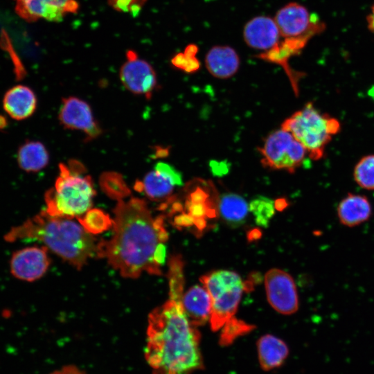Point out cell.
I'll use <instances>...</instances> for the list:
<instances>
[{"label":"cell","instance_id":"1","mask_svg":"<svg viewBox=\"0 0 374 374\" xmlns=\"http://www.w3.org/2000/svg\"><path fill=\"white\" fill-rule=\"evenodd\" d=\"M114 214L113 235L100 240L98 258H106L124 278H136L144 272L161 275L168 238L163 216L153 217L137 197L118 200Z\"/></svg>","mask_w":374,"mask_h":374},{"label":"cell","instance_id":"2","mask_svg":"<svg viewBox=\"0 0 374 374\" xmlns=\"http://www.w3.org/2000/svg\"><path fill=\"white\" fill-rule=\"evenodd\" d=\"M169 298L148 319L145 359L152 374H190L200 368L199 333L182 305L184 274L168 271Z\"/></svg>","mask_w":374,"mask_h":374},{"label":"cell","instance_id":"3","mask_svg":"<svg viewBox=\"0 0 374 374\" xmlns=\"http://www.w3.org/2000/svg\"><path fill=\"white\" fill-rule=\"evenodd\" d=\"M8 242L36 240L45 244L78 269L91 258H98L100 240L89 233L73 218L52 216L45 210L12 228L4 237Z\"/></svg>","mask_w":374,"mask_h":374},{"label":"cell","instance_id":"4","mask_svg":"<svg viewBox=\"0 0 374 374\" xmlns=\"http://www.w3.org/2000/svg\"><path fill=\"white\" fill-rule=\"evenodd\" d=\"M60 175L55 186L45 195L46 212L52 216L78 218L92 206L96 195L92 180L83 175L85 169L73 161L69 166L60 165Z\"/></svg>","mask_w":374,"mask_h":374},{"label":"cell","instance_id":"5","mask_svg":"<svg viewBox=\"0 0 374 374\" xmlns=\"http://www.w3.org/2000/svg\"><path fill=\"white\" fill-rule=\"evenodd\" d=\"M340 127L337 119L321 113L312 103H308L281 125V129L290 132L314 161L323 156L327 145L339 132Z\"/></svg>","mask_w":374,"mask_h":374},{"label":"cell","instance_id":"6","mask_svg":"<svg viewBox=\"0 0 374 374\" xmlns=\"http://www.w3.org/2000/svg\"><path fill=\"white\" fill-rule=\"evenodd\" d=\"M200 280L211 298L209 321L211 329L217 331L233 318L245 289L244 283L237 273L229 270L208 273Z\"/></svg>","mask_w":374,"mask_h":374},{"label":"cell","instance_id":"7","mask_svg":"<svg viewBox=\"0 0 374 374\" xmlns=\"http://www.w3.org/2000/svg\"><path fill=\"white\" fill-rule=\"evenodd\" d=\"M263 166L293 173L303 164L308 152L293 135L283 129L269 134L258 149Z\"/></svg>","mask_w":374,"mask_h":374},{"label":"cell","instance_id":"8","mask_svg":"<svg viewBox=\"0 0 374 374\" xmlns=\"http://www.w3.org/2000/svg\"><path fill=\"white\" fill-rule=\"evenodd\" d=\"M281 37L310 39L325 28L317 17L310 14L306 7L290 2L280 8L274 17Z\"/></svg>","mask_w":374,"mask_h":374},{"label":"cell","instance_id":"9","mask_svg":"<svg viewBox=\"0 0 374 374\" xmlns=\"http://www.w3.org/2000/svg\"><path fill=\"white\" fill-rule=\"evenodd\" d=\"M267 300L283 314H292L299 308V297L293 278L286 271L274 268L265 275Z\"/></svg>","mask_w":374,"mask_h":374},{"label":"cell","instance_id":"10","mask_svg":"<svg viewBox=\"0 0 374 374\" xmlns=\"http://www.w3.org/2000/svg\"><path fill=\"white\" fill-rule=\"evenodd\" d=\"M15 10L23 19L34 22L40 19L60 21L78 8L75 0H15Z\"/></svg>","mask_w":374,"mask_h":374},{"label":"cell","instance_id":"11","mask_svg":"<svg viewBox=\"0 0 374 374\" xmlns=\"http://www.w3.org/2000/svg\"><path fill=\"white\" fill-rule=\"evenodd\" d=\"M50 262L46 247H28L12 254L10 261V272L19 280L32 282L44 275Z\"/></svg>","mask_w":374,"mask_h":374},{"label":"cell","instance_id":"12","mask_svg":"<svg viewBox=\"0 0 374 374\" xmlns=\"http://www.w3.org/2000/svg\"><path fill=\"white\" fill-rule=\"evenodd\" d=\"M127 58L120 69L121 81L130 92L149 98L157 85L153 68L132 51L127 52Z\"/></svg>","mask_w":374,"mask_h":374},{"label":"cell","instance_id":"13","mask_svg":"<svg viewBox=\"0 0 374 374\" xmlns=\"http://www.w3.org/2000/svg\"><path fill=\"white\" fill-rule=\"evenodd\" d=\"M58 116L64 127L82 132L87 139H95L101 133L89 105L76 97L63 99Z\"/></svg>","mask_w":374,"mask_h":374},{"label":"cell","instance_id":"14","mask_svg":"<svg viewBox=\"0 0 374 374\" xmlns=\"http://www.w3.org/2000/svg\"><path fill=\"white\" fill-rule=\"evenodd\" d=\"M182 183L181 174L168 163L159 162L154 170L148 172L143 181L136 183V189L144 191L151 200L169 199L175 186Z\"/></svg>","mask_w":374,"mask_h":374},{"label":"cell","instance_id":"15","mask_svg":"<svg viewBox=\"0 0 374 374\" xmlns=\"http://www.w3.org/2000/svg\"><path fill=\"white\" fill-rule=\"evenodd\" d=\"M242 36L248 46L263 53L275 48L281 37L274 19L265 15L249 20L243 28Z\"/></svg>","mask_w":374,"mask_h":374},{"label":"cell","instance_id":"16","mask_svg":"<svg viewBox=\"0 0 374 374\" xmlns=\"http://www.w3.org/2000/svg\"><path fill=\"white\" fill-rule=\"evenodd\" d=\"M240 57L236 51L227 45L211 47L205 56L208 71L215 78L226 79L232 77L240 67Z\"/></svg>","mask_w":374,"mask_h":374},{"label":"cell","instance_id":"17","mask_svg":"<svg viewBox=\"0 0 374 374\" xmlns=\"http://www.w3.org/2000/svg\"><path fill=\"white\" fill-rule=\"evenodd\" d=\"M182 305L188 320L195 326L204 325L210 320L211 298L204 286L194 285L184 293Z\"/></svg>","mask_w":374,"mask_h":374},{"label":"cell","instance_id":"18","mask_svg":"<svg viewBox=\"0 0 374 374\" xmlns=\"http://www.w3.org/2000/svg\"><path fill=\"white\" fill-rule=\"evenodd\" d=\"M3 107L12 118L17 121L24 120L35 112L37 98L30 88L18 84L10 88L5 93Z\"/></svg>","mask_w":374,"mask_h":374},{"label":"cell","instance_id":"19","mask_svg":"<svg viewBox=\"0 0 374 374\" xmlns=\"http://www.w3.org/2000/svg\"><path fill=\"white\" fill-rule=\"evenodd\" d=\"M337 213L342 225L355 227L370 219L372 206L366 196L348 193L339 203Z\"/></svg>","mask_w":374,"mask_h":374},{"label":"cell","instance_id":"20","mask_svg":"<svg viewBox=\"0 0 374 374\" xmlns=\"http://www.w3.org/2000/svg\"><path fill=\"white\" fill-rule=\"evenodd\" d=\"M257 346L259 363L265 371H270L281 366L289 353L287 344L271 335L262 336L258 339Z\"/></svg>","mask_w":374,"mask_h":374},{"label":"cell","instance_id":"21","mask_svg":"<svg viewBox=\"0 0 374 374\" xmlns=\"http://www.w3.org/2000/svg\"><path fill=\"white\" fill-rule=\"evenodd\" d=\"M48 161V151L39 141H27L18 150L17 162L19 167L26 172H38L47 166Z\"/></svg>","mask_w":374,"mask_h":374},{"label":"cell","instance_id":"22","mask_svg":"<svg viewBox=\"0 0 374 374\" xmlns=\"http://www.w3.org/2000/svg\"><path fill=\"white\" fill-rule=\"evenodd\" d=\"M219 215L231 226L242 224L247 217L249 206L240 195L235 193L222 195L218 202Z\"/></svg>","mask_w":374,"mask_h":374},{"label":"cell","instance_id":"23","mask_svg":"<svg viewBox=\"0 0 374 374\" xmlns=\"http://www.w3.org/2000/svg\"><path fill=\"white\" fill-rule=\"evenodd\" d=\"M100 184L108 196L116 200L123 199L130 194L123 177L115 172L103 173L100 178Z\"/></svg>","mask_w":374,"mask_h":374},{"label":"cell","instance_id":"24","mask_svg":"<svg viewBox=\"0 0 374 374\" xmlns=\"http://www.w3.org/2000/svg\"><path fill=\"white\" fill-rule=\"evenodd\" d=\"M90 233H99L112 226L113 220L99 209H90L83 215L76 218Z\"/></svg>","mask_w":374,"mask_h":374},{"label":"cell","instance_id":"25","mask_svg":"<svg viewBox=\"0 0 374 374\" xmlns=\"http://www.w3.org/2000/svg\"><path fill=\"white\" fill-rule=\"evenodd\" d=\"M353 176L360 187L369 190H374V154L366 155L358 161Z\"/></svg>","mask_w":374,"mask_h":374},{"label":"cell","instance_id":"26","mask_svg":"<svg viewBox=\"0 0 374 374\" xmlns=\"http://www.w3.org/2000/svg\"><path fill=\"white\" fill-rule=\"evenodd\" d=\"M249 210L255 215L257 223L261 225L266 224L274 212L273 202L262 197L253 199Z\"/></svg>","mask_w":374,"mask_h":374},{"label":"cell","instance_id":"27","mask_svg":"<svg viewBox=\"0 0 374 374\" xmlns=\"http://www.w3.org/2000/svg\"><path fill=\"white\" fill-rule=\"evenodd\" d=\"M224 326V332L223 333L222 338L224 344L230 342L233 337L238 335H241L242 332H244L247 331V330L251 329V326H248L243 322L237 321L234 318L231 319L229 322H227Z\"/></svg>","mask_w":374,"mask_h":374},{"label":"cell","instance_id":"28","mask_svg":"<svg viewBox=\"0 0 374 374\" xmlns=\"http://www.w3.org/2000/svg\"><path fill=\"white\" fill-rule=\"evenodd\" d=\"M192 53V52H191ZM191 53H185V54L177 55L172 60V63L177 67L183 69L184 71L191 72L197 70L199 67L198 62L195 58L194 55L190 57L189 56Z\"/></svg>","mask_w":374,"mask_h":374},{"label":"cell","instance_id":"29","mask_svg":"<svg viewBox=\"0 0 374 374\" xmlns=\"http://www.w3.org/2000/svg\"><path fill=\"white\" fill-rule=\"evenodd\" d=\"M48 374H86L75 366L69 365L54 371Z\"/></svg>","mask_w":374,"mask_h":374},{"label":"cell","instance_id":"30","mask_svg":"<svg viewBox=\"0 0 374 374\" xmlns=\"http://www.w3.org/2000/svg\"><path fill=\"white\" fill-rule=\"evenodd\" d=\"M366 23L368 30L374 33V4L366 17Z\"/></svg>","mask_w":374,"mask_h":374},{"label":"cell","instance_id":"31","mask_svg":"<svg viewBox=\"0 0 374 374\" xmlns=\"http://www.w3.org/2000/svg\"><path fill=\"white\" fill-rule=\"evenodd\" d=\"M8 125L6 118L3 116L0 115V129L5 128Z\"/></svg>","mask_w":374,"mask_h":374},{"label":"cell","instance_id":"32","mask_svg":"<svg viewBox=\"0 0 374 374\" xmlns=\"http://www.w3.org/2000/svg\"><path fill=\"white\" fill-rule=\"evenodd\" d=\"M370 93L374 98V88L371 90Z\"/></svg>","mask_w":374,"mask_h":374},{"label":"cell","instance_id":"33","mask_svg":"<svg viewBox=\"0 0 374 374\" xmlns=\"http://www.w3.org/2000/svg\"><path fill=\"white\" fill-rule=\"evenodd\" d=\"M172 260H170V261H172ZM179 261H181V260H179ZM181 262H182V261H181Z\"/></svg>","mask_w":374,"mask_h":374}]
</instances>
